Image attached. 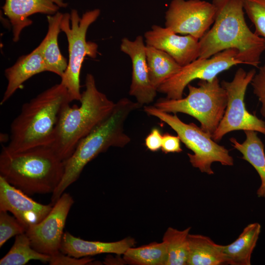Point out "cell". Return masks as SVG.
I'll return each mask as SVG.
<instances>
[{"label":"cell","mask_w":265,"mask_h":265,"mask_svg":"<svg viewBox=\"0 0 265 265\" xmlns=\"http://www.w3.org/2000/svg\"><path fill=\"white\" fill-rule=\"evenodd\" d=\"M246 138L239 143L235 138H230L232 146L242 155V159L248 162L257 171L261 181L257 191L259 197L265 198V153L264 144L258 136V132L245 131Z\"/></svg>","instance_id":"obj_20"},{"label":"cell","mask_w":265,"mask_h":265,"mask_svg":"<svg viewBox=\"0 0 265 265\" xmlns=\"http://www.w3.org/2000/svg\"><path fill=\"white\" fill-rule=\"evenodd\" d=\"M63 14L58 11L53 15H47L48 31L38 46L47 71L53 73L60 78L68 65L67 60L61 54L58 44V36L61 31L60 26Z\"/></svg>","instance_id":"obj_19"},{"label":"cell","mask_w":265,"mask_h":265,"mask_svg":"<svg viewBox=\"0 0 265 265\" xmlns=\"http://www.w3.org/2000/svg\"><path fill=\"white\" fill-rule=\"evenodd\" d=\"M162 135L158 128L153 129L146 136L145 143L147 148L151 151L156 152L161 149Z\"/></svg>","instance_id":"obj_32"},{"label":"cell","mask_w":265,"mask_h":265,"mask_svg":"<svg viewBox=\"0 0 265 265\" xmlns=\"http://www.w3.org/2000/svg\"><path fill=\"white\" fill-rule=\"evenodd\" d=\"M100 14L99 9L86 11L81 17L76 9L63 14L60 27L67 37L69 61L60 83L67 88L71 102L79 101L81 98L80 74L85 57L94 58L98 53L97 44L87 41L86 35L88 27Z\"/></svg>","instance_id":"obj_7"},{"label":"cell","mask_w":265,"mask_h":265,"mask_svg":"<svg viewBox=\"0 0 265 265\" xmlns=\"http://www.w3.org/2000/svg\"><path fill=\"white\" fill-rule=\"evenodd\" d=\"M142 105L123 98L116 103L109 115L78 143L72 155L64 161L61 181L52 193L55 203L65 190L79 178L87 164L110 147L123 148L131 141L124 132V123L132 111Z\"/></svg>","instance_id":"obj_3"},{"label":"cell","mask_w":265,"mask_h":265,"mask_svg":"<svg viewBox=\"0 0 265 265\" xmlns=\"http://www.w3.org/2000/svg\"><path fill=\"white\" fill-rule=\"evenodd\" d=\"M144 37L146 45L166 53L182 67L199 57V40L190 35H178L166 27L153 25Z\"/></svg>","instance_id":"obj_15"},{"label":"cell","mask_w":265,"mask_h":265,"mask_svg":"<svg viewBox=\"0 0 265 265\" xmlns=\"http://www.w3.org/2000/svg\"><path fill=\"white\" fill-rule=\"evenodd\" d=\"M93 259L88 257L80 258L66 255L60 251L51 256V265H84L91 263Z\"/></svg>","instance_id":"obj_30"},{"label":"cell","mask_w":265,"mask_h":265,"mask_svg":"<svg viewBox=\"0 0 265 265\" xmlns=\"http://www.w3.org/2000/svg\"><path fill=\"white\" fill-rule=\"evenodd\" d=\"M214 5L202 0H172L165 13V27L200 40L213 24Z\"/></svg>","instance_id":"obj_11"},{"label":"cell","mask_w":265,"mask_h":265,"mask_svg":"<svg viewBox=\"0 0 265 265\" xmlns=\"http://www.w3.org/2000/svg\"><path fill=\"white\" fill-rule=\"evenodd\" d=\"M244 12L255 28V32L265 40V0H242Z\"/></svg>","instance_id":"obj_27"},{"label":"cell","mask_w":265,"mask_h":265,"mask_svg":"<svg viewBox=\"0 0 265 265\" xmlns=\"http://www.w3.org/2000/svg\"><path fill=\"white\" fill-rule=\"evenodd\" d=\"M259 223L248 224L238 237L232 243L223 245V250L227 264L250 265L252 252L256 245L261 233Z\"/></svg>","instance_id":"obj_21"},{"label":"cell","mask_w":265,"mask_h":265,"mask_svg":"<svg viewBox=\"0 0 265 265\" xmlns=\"http://www.w3.org/2000/svg\"><path fill=\"white\" fill-rule=\"evenodd\" d=\"M146 55L150 80L157 90L182 67L168 53L151 46L146 45Z\"/></svg>","instance_id":"obj_23"},{"label":"cell","mask_w":265,"mask_h":265,"mask_svg":"<svg viewBox=\"0 0 265 265\" xmlns=\"http://www.w3.org/2000/svg\"><path fill=\"white\" fill-rule=\"evenodd\" d=\"M238 64H243L234 49H228L208 58H197L182 67L175 75L165 81L157 91L166 95V98H183L185 88L194 80L212 81L221 72Z\"/></svg>","instance_id":"obj_10"},{"label":"cell","mask_w":265,"mask_h":265,"mask_svg":"<svg viewBox=\"0 0 265 265\" xmlns=\"http://www.w3.org/2000/svg\"><path fill=\"white\" fill-rule=\"evenodd\" d=\"M250 84L253 93L261 104L260 112L265 122V63L259 68Z\"/></svg>","instance_id":"obj_29"},{"label":"cell","mask_w":265,"mask_h":265,"mask_svg":"<svg viewBox=\"0 0 265 265\" xmlns=\"http://www.w3.org/2000/svg\"><path fill=\"white\" fill-rule=\"evenodd\" d=\"M67 5L64 0H5L2 9L11 25L16 42L23 29L32 24L29 16L37 13L53 15Z\"/></svg>","instance_id":"obj_16"},{"label":"cell","mask_w":265,"mask_h":265,"mask_svg":"<svg viewBox=\"0 0 265 265\" xmlns=\"http://www.w3.org/2000/svg\"><path fill=\"white\" fill-rule=\"evenodd\" d=\"M26 229L7 212L0 211V247L10 238L26 233Z\"/></svg>","instance_id":"obj_28"},{"label":"cell","mask_w":265,"mask_h":265,"mask_svg":"<svg viewBox=\"0 0 265 265\" xmlns=\"http://www.w3.org/2000/svg\"><path fill=\"white\" fill-rule=\"evenodd\" d=\"M6 137H9V135H7V134L2 133H0V141L2 142V143L9 140V138H6Z\"/></svg>","instance_id":"obj_33"},{"label":"cell","mask_w":265,"mask_h":265,"mask_svg":"<svg viewBox=\"0 0 265 265\" xmlns=\"http://www.w3.org/2000/svg\"><path fill=\"white\" fill-rule=\"evenodd\" d=\"M51 256L40 253L32 246L26 233L16 236L13 245L0 260V265H24L31 260L49 262Z\"/></svg>","instance_id":"obj_25"},{"label":"cell","mask_w":265,"mask_h":265,"mask_svg":"<svg viewBox=\"0 0 265 265\" xmlns=\"http://www.w3.org/2000/svg\"><path fill=\"white\" fill-rule=\"evenodd\" d=\"M64 168V161L49 146L16 152L3 146L0 155V176L27 195L53 193Z\"/></svg>","instance_id":"obj_4"},{"label":"cell","mask_w":265,"mask_h":265,"mask_svg":"<svg viewBox=\"0 0 265 265\" xmlns=\"http://www.w3.org/2000/svg\"><path fill=\"white\" fill-rule=\"evenodd\" d=\"M144 110L149 115L166 123L176 132L181 142L193 153L187 154L192 166L201 172L213 174L211 166L214 162L226 166L234 164L233 158L229 150L218 144L210 135L194 123H186L176 114L172 115L162 111L154 106H145Z\"/></svg>","instance_id":"obj_8"},{"label":"cell","mask_w":265,"mask_h":265,"mask_svg":"<svg viewBox=\"0 0 265 265\" xmlns=\"http://www.w3.org/2000/svg\"><path fill=\"white\" fill-rule=\"evenodd\" d=\"M256 73L254 69L246 72L239 68L231 81L221 82L226 92L227 104L224 114L212 136L215 141H220L226 134L234 131H253L265 135V121L249 112L244 102L247 88Z\"/></svg>","instance_id":"obj_9"},{"label":"cell","mask_w":265,"mask_h":265,"mask_svg":"<svg viewBox=\"0 0 265 265\" xmlns=\"http://www.w3.org/2000/svg\"><path fill=\"white\" fill-rule=\"evenodd\" d=\"M198 85L195 87L188 84L189 92L185 98L160 99L154 106L166 113L191 116L212 137L224 114L227 104L226 92L217 77L212 81L200 80Z\"/></svg>","instance_id":"obj_6"},{"label":"cell","mask_w":265,"mask_h":265,"mask_svg":"<svg viewBox=\"0 0 265 265\" xmlns=\"http://www.w3.org/2000/svg\"><path fill=\"white\" fill-rule=\"evenodd\" d=\"M85 86L80 105L68 104L63 108L49 146L64 161L79 142L109 115L115 105L98 89L92 74L86 75Z\"/></svg>","instance_id":"obj_5"},{"label":"cell","mask_w":265,"mask_h":265,"mask_svg":"<svg viewBox=\"0 0 265 265\" xmlns=\"http://www.w3.org/2000/svg\"><path fill=\"white\" fill-rule=\"evenodd\" d=\"M74 203L72 196L64 192L41 221L27 229L26 233L35 250L51 256L60 251L67 217Z\"/></svg>","instance_id":"obj_12"},{"label":"cell","mask_w":265,"mask_h":265,"mask_svg":"<svg viewBox=\"0 0 265 265\" xmlns=\"http://www.w3.org/2000/svg\"><path fill=\"white\" fill-rule=\"evenodd\" d=\"M215 9L212 27L199 40V58L234 49L243 64L258 68L265 40L252 32L244 18L242 0H212Z\"/></svg>","instance_id":"obj_1"},{"label":"cell","mask_w":265,"mask_h":265,"mask_svg":"<svg viewBox=\"0 0 265 265\" xmlns=\"http://www.w3.org/2000/svg\"><path fill=\"white\" fill-rule=\"evenodd\" d=\"M191 228L180 231L169 227L162 241L167 245L168 259L166 265H187L188 256V235Z\"/></svg>","instance_id":"obj_26"},{"label":"cell","mask_w":265,"mask_h":265,"mask_svg":"<svg viewBox=\"0 0 265 265\" xmlns=\"http://www.w3.org/2000/svg\"><path fill=\"white\" fill-rule=\"evenodd\" d=\"M181 141L178 135L175 136L168 133H165L162 135L161 151L165 154L181 153L183 151L181 146Z\"/></svg>","instance_id":"obj_31"},{"label":"cell","mask_w":265,"mask_h":265,"mask_svg":"<svg viewBox=\"0 0 265 265\" xmlns=\"http://www.w3.org/2000/svg\"><path fill=\"white\" fill-rule=\"evenodd\" d=\"M71 102L67 88L60 82L24 104L10 125L6 148L16 152L50 146L60 114Z\"/></svg>","instance_id":"obj_2"},{"label":"cell","mask_w":265,"mask_h":265,"mask_svg":"<svg viewBox=\"0 0 265 265\" xmlns=\"http://www.w3.org/2000/svg\"><path fill=\"white\" fill-rule=\"evenodd\" d=\"M134 239L127 238L115 242L88 241L75 237L68 232L64 233L60 251L78 258L103 253L122 255L135 244Z\"/></svg>","instance_id":"obj_17"},{"label":"cell","mask_w":265,"mask_h":265,"mask_svg":"<svg viewBox=\"0 0 265 265\" xmlns=\"http://www.w3.org/2000/svg\"><path fill=\"white\" fill-rule=\"evenodd\" d=\"M223 245L215 243L209 237L189 234L188 265L227 264Z\"/></svg>","instance_id":"obj_22"},{"label":"cell","mask_w":265,"mask_h":265,"mask_svg":"<svg viewBox=\"0 0 265 265\" xmlns=\"http://www.w3.org/2000/svg\"><path fill=\"white\" fill-rule=\"evenodd\" d=\"M120 50L128 55L132 61V81L129 94L136 99L141 105L152 103L157 90L152 85L149 77L146 61V45L141 35L131 41L124 37L122 39Z\"/></svg>","instance_id":"obj_14"},{"label":"cell","mask_w":265,"mask_h":265,"mask_svg":"<svg viewBox=\"0 0 265 265\" xmlns=\"http://www.w3.org/2000/svg\"><path fill=\"white\" fill-rule=\"evenodd\" d=\"M46 71L47 67L38 47L29 53L20 57L14 64L5 70L7 85L0 105L5 103L27 80Z\"/></svg>","instance_id":"obj_18"},{"label":"cell","mask_w":265,"mask_h":265,"mask_svg":"<svg viewBox=\"0 0 265 265\" xmlns=\"http://www.w3.org/2000/svg\"><path fill=\"white\" fill-rule=\"evenodd\" d=\"M53 205L37 202L0 176V211L12 213L26 230L41 221L51 212Z\"/></svg>","instance_id":"obj_13"},{"label":"cell","mask_w":265,"mask_h":265,"mask_svg":"<svg viewBox=\"0 0 265 265\" xmlns=\"http://www.w3.org/2000/svg\"><path fill=\"white\" fill-rule=\"evenodd\" d=\"M123 259L127 264L133 265H166V243L162 241L136 248L130 247L123 254Z\"/></svg>","instance_id":"obj_24"}]
</instances>
